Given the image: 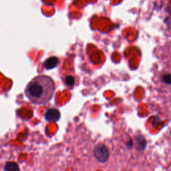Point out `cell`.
Returning <instances> with one entry per match:
<instances>
[{
	"label": "cell",
	"mask_w": 171,
	"mask_h": 171,
	"mask_svg": "<svg viewBox=\"0 0 171 171\" xmlns=\"http://www.w3.org/2000/svg\"><path fill=\"white\" fill-rule=\"evenodd\" d=\"M74 83H75V80L73 76L69 75V76H67L66 78H65V84L69 86H74Z\"/></svg>",
	"instance_id": "obj_6"
},
{
	"label": "cell",
	"mask_w": 171,
	"mask_h": 171,
	"mask_svg": "<svg viewBox=\"0 0 171 171\" xmlns=\"http://www.w3.org/2000/svg\"><path fill=\"white\" fill-rule=\"evenodd\" d=\"M94 155L95 158L101 163H104L109 159V151L102 144H98L94 149Z\"/></svg>",
	"instance_id": "obj_2"
},
{
	"label": "cell",
	"mask_w": 171,
	"mask_h": 171,
	"mask_svg": "<svg viewBox=\"0 0 171 171\" xmlns=\"http://www.w3.org/2000/svg\"><path fill=\"white\" fill-rule=\"evenodd\" d=\"M5 170H19V168L18 167V164L15 163H8L5 164Z\"/></svg>",
	"instance_id": "obj_5"
},
{
	"label": "cell",
	"mask_w": 171,
	"mask_h": 171,
	"mask_svg": "<svg viewBox=\"0 0 171 171\" xmlns=\"http://www.w3.org/2000/svg\"><path fill=\"white\" fill-rule=\"evenodd\" d=\"M55 88V82L52 78L45 75H39L28 84L25 94L32 103L43 105L52 100Z\"/></svg>",
	"instance_id": "obj_1"
},
{
	"label": "cell",
	"mask_w": 171,
	"mask_h": 171,
	"mask_svg": "<svg viewBox=\"0 0 171 171\" xmlns=\"http://www.w3.org/2000/svg\"><path fill=\"white\" fill-rule=\"evenodd\" d=\"M170 133H171V132H170Z\"/></svg>",
	"instance_id": "obj_7"
},
{
	"label": "cell",
	"mask_w": 171,
	"mask_h": 171,
	"mask_svg": "<svg viewBox=\"0 0 171 171\" xmlns=\"http://www.w3.org/2000/svg\"><path fill=\"white\" fill-rule=\"evenodd\" d=\"M58 63H59L58 58L55 56H52L47 59V60L44 62V67L45 69H47V70H51V69H53L56 67Z\"/></svg>",
	"instance_id": "obj_4"
},
{
	"label": "cell",
	"mask_w": 171,
	"mask_h": 171,
	"mask_svg": "<svg viewBox=\"0 0 171 171\" xmlns=\"http://www.w3.org/2000/svg\"><path fill=\"white\" fill-rule=\"evenodd\" d=\"M60 118V112L55 108H50L45 114V119L48 122H56Z\"/></svg>",
	"instance_id": "obj_3"
}]
</instances>
